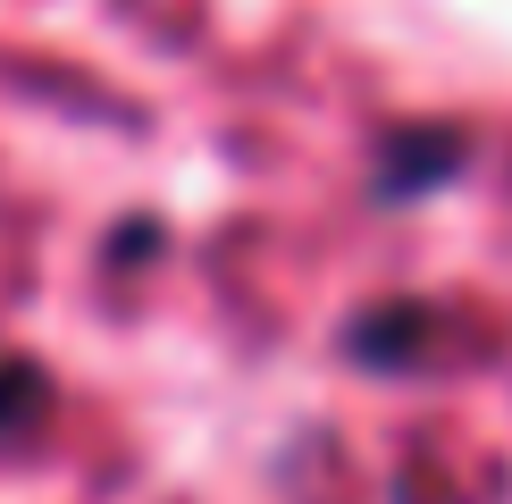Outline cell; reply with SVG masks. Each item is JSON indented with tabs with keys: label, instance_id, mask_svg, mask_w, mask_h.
<instances>
[{
	"label": "cell",
	"instance_id": "cell-1",
	"mask_svg": "<svg viewBox=\"0 0 512 504\" xmlns=\"http://www.w3.org/2000/svg\"><path fill=\"white\" fill-rule=\"evenodd\" d=\"M462 160H471V135H462V126H395V135L378 143V160H370V185L387 202H412V194H429V185H445Z\"/></svg>",
	"mask_w": 512,
	"mask_h": 504
},
{
	"label": "cell",
	"instance_id": "cell-2",
	"mask_svg": "<svg viewBox=\"0 0 512 504\" xmlns=\"http://www.w3.org/2000/svg\"><path fill=\"white\" fill-rule=\"evenodd\" d=\"M429 336H437V303L395 294V303H370L345 328V353H353V362H370V370H412L420 353H429Z\"/></svg>",
	"mask_w": 512,
	"mask_h": 504
},
{
	"label": "cell",
	"instance_id": "cell-3",
	"mask_svg": "<svg viewBox=\"0 0 512 504\" xmlns=\"http://www.w3.org/2000/svg\"><path fill=\"white\" fill-rule=\"evenodd\" d=\"M42 412H51V378H42L26 353H0V446L26 437Z\"/></svg>",
	"mask_w": 512,
	"mask_h": 504
}]
</instances>
